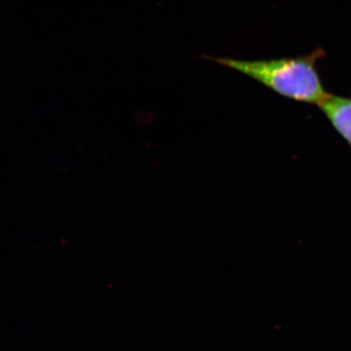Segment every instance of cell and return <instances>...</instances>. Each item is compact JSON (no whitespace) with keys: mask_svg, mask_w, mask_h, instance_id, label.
I'll return each instance as SVG.
<instances>
[{"mask_svg":"<svg viewBox=\"0 0 351 351\" xmlns=\"http://www.w3.org/2000/svg\"><path fill=\"white\" fill-rule=\"evenodd\" d=\"M325 56V51L317 48L300 57L263 60L205 58L243 73L280 96L319 107L329 95L317 69L318 62Z\"/></svg>","mask_w":351,"mask_h":351,"instance_id":"obj_1","label":"cell"},{"mask_svg":"<svg viewBox=\"0 0 351 351\" xmlns=\"http://www.w3.org/2000/svg\"><path fill=\"white\" fill-rule=\"evenodd\" d=\"M319 108L332 128L351 147V96L329 94Z\"/></svg>","mask_w":351,"mask_h":351,"instance_id":"obj_2","label":"cell"}]
</instances>
